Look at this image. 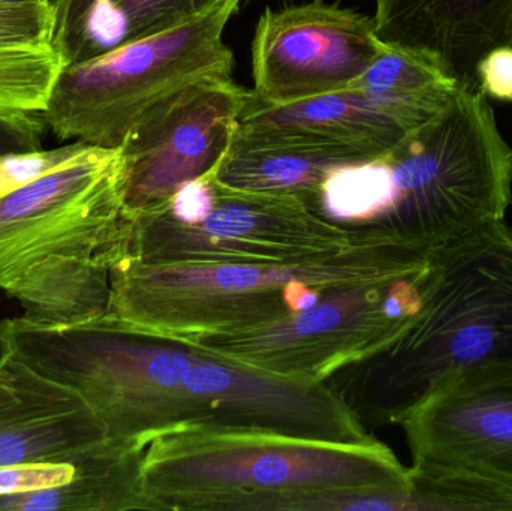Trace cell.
<instances>
[{
    "mask_svg": "<svg viewBox=\"0 0 512 511\" xmlns=\"http://www.w3.org/2000/svg\"><path fill=\"white\" fill-rule=\"evenodd\" d=\"M351 147L237 128L210 179L224 188L306 200L339 168L370 161Z\"/></svg>",
    "mask_w": 512,
    "mask_h": 511,
    "instance_id": "obj_16",
    "label": "cell"
},
{
    "mask_svg": "<svg viewBox=\"0 0 512 511\" xmlns=\"http://www.w3.org/2000/svg\"><path fill=\"white\" fill-rule=\"evenodd\" d=\"M438 255L415 272L331 291L312 308L274 323L192 341L273 374L325 381L408 329L426 303Z\"/></svg>",
    "mask_w": 512,
    "mask_h": 511,
    "instance_id": "obj_8",
    "label": "cell"
},
{
    "mask_svg": "<svg viewBox=\"0 0 512 511\" xmlns=\"http://www.w3.org/2000/svg\"><path fill=\"white\" fill-rule=\"evenodd\" d=\"M77 462L78 459L74 462H39L0 467V497L63 485L74 477Z\"/></svg>",
    "mask_w": 512,
    "mask_h": 511,
    "instance_id": "obj_22",
    "label": "cell"
},
{
    "mask_svg": "<svg viewBox=\"0 0 512 511\" xmlns=\"http://www.w3.org/2000/svg\"><path fill=\"white\" fill-rule=\"evenodd\" d=\"M382 47L373 17L354 9L324 0L267 8L252 42L255 96L283 105L348 89Z\"/></svg>",
    "mask_w": 512,
    "mask_h": 511,
    "instance_id": "obj_11",
    "label": "cell"
},
{
    "mask_svg": "<svg viewBox=\"0 0 512 511\" xmlns=\"http://www.w3.org/2000/svg\"><path fill=\"white\" fill-rule=\"evenodd\" d=\"M304 203L354 243L439 252L505 221L512 147L490 99L462 86L393 149L334 171Z\"/></svg>",
    "mask_w": 512,
    "mask_h": 511,
    "instance_id": "obj_2",
    "label": "cell"
},
{
    "mask_svg": "<svg viewBox=\"0 0 512 511\" xmlns=\"http://www.w3.org/2000/svg\"><path fill=\"white\" fill-rule=\"evenodd\" d=\"M56 17L53 2L0 0V38L53 42Z\"/></svg>",
    "mask_w": 512,
    "mask_h": 511,
    "instance_id": "obj_21",
    "label": "cell"
},
{
    "mask_svg": "<svg viewBox=\"0 0 512 511\" xmlns=\"http://www.w3.org/2000/svg\"><path fill=\"white\" fill-rule=\"evenodd\" d=\"M454 95L397 98L348 87L291 104L267 105L254 93L239 128L339 144L375 159L435 117Z\"/></svg>",
    "mask_w": 512,
    "mask_h": 511,
    "instance_id": "obj_13",
    "label": "cell"
},
{
    "mask_svg": "<svg viewBox=\"0 0 512 511\" xmlns=\"http://www.w3.org/2000/svg\"><path fill=\"white\" fill-rule=\"evenodd\" d=\"M376 35L438 60L459 83L478 87L487 51L512 44V0H375Z\"/></svg>",
    "mask_w": 512,
    "mask_h": 511,
    "instance_id": "obj_15",
    "label": "cell"
},
{
    "mask_svg": "<svg viewBox=\"0 0 512 511\" xmlns=\"http://www.w3.org/2000/svg\"><path fill=\"white\" fill-rule=\"evenodd\" d=\"M51 2H53L54 17H56L53 45L62 53L68 65L74 59L90 12L102 0H51Z\"/></svg>",
    "mask_w": 512,
    "mask_h": 511,
    "instance_id": "obj_23",
    "label": "cell"
},
{
    "mask_svg": "<svg viewBox=\"0 0 512 511\" xmlns=\"http://www.w3.org/2000/svg\"><path fill=\"white\" fill-rule=\"evenodd\" d=\"M254 92L234 78L192 84L150 111L122 147V201L129 218L167 203L216 170Z\"/></svg>",
    "mask_w": 512,
    "mask_h": 511,
    "instance_id": "obj_10",
    "label": "cell"
},
{
    "mask_svg": "<svg viewBox=\"0 0 512 511\" xmlns=\"http://www.w3.org/2000/svg\"><path fill=\"white\" fill-rule=\"evenodd\" d=\"M460 86L465 84L429 54L384 42L378 56L349 87L373 95L417 98L450 95Z\"/></svg>",
    "mask_w": 512,
    "mask_h": 511,
    "instance_id": "obj_20",
    "label": "cell"
},
{
    "mask_svg": "<svg viewBox=\"0 0 512 511\" xmlns=\"http://www.w3.org/2000/svg\"><path fill=\"white\" fill-rule=\"evenodd\" d=\"M44 123H9L0 120V158L41 150L39 135Z\"/></svg>",
    "mask_w": 512,
    "mask_h": 511,
    "instance_id": "obj_25",
    "label": "cell"
},
{
    "mask_svg": "<svg viewBox=\"0 0 512 511\" xmlns=\"http://www.w3.org/2000/svg\"><path fill=\"white\" fill-rule=\"evenodd\" d=\"M400 426L414 467L457 468L512 486V363L448 381Z\"/></svg>",
    "mask_w": 512,
    "mask_h": 511,
    "instance_id": "obj_12",
    "label": "cell"
},
{
    "mask_svg": "<svg viewBox=\"0 0 512 511\" xmlns=\"http://www.w3.org/2000/svg\"><path fill=\"white\" fill-rule=\"evenodd\" d=\"M212 183L209 210L194 224L174 221L161 206L132 216L123 258L153 266L297 263L357 245L349 231L319 218L294 195Z\"/></svg>",
    "mask_w": 512,
    "mask_h": 511,
    "instance_id": "obj_9",
    "label": "cell"
},
{
    "mask_svg": "<svg viewBox=\"0 0 512 511\" xmlns=\"http://www.w3.org/2000/svg\"><path fill=\"white\" fill-rule=\"evenodd\" d=\"M105 441L107 431L77 393L0 356V467L74 462Z\"/></svg>",
    "mask_w": 512,
    "mask_h": 511,
    "instance_id": "obj_14",
    "label": "cell"
},
{
    "mask_svg": "<svg viewBox=\"0 0 512 511\" xmlns=\"http://www.w3.org/2000/svg\"><path fill=\"white\" fill-rule=\"evenodd\" d=\"M477 86L493 101L512 102V44L487 51L475 68Z\"/></svg>",
    "mask_w": 512,
    "mask_h": 511,
    "instance_id": "obj_24",
    "label": "cell"
},
{
    "mask_svg": "<svg viewBox=\"0 0 512 511\" xmlns=\"http://www.w3.org/2000/svg\"><path fill=\"white\" fill-rule=\"evenodd\" d=\"M411 482L390 447L251 431H179L150 441L141 491L150 511H248L256 500Z\"/></svg>",
    "mask_w": 512,
    "mask_h": 511,
    "instance_id": "obj_6",
    "label": "cell"
},
{
    "mask_svg": "<svg viewBox=\"0 0 512 511\" xmlns=\"http://www.w3.org/2000/svg\"><path fill=\"white\" fill-rule=\"evenodd\" d=\"M137 444L105 441L83 458L69 482L39 491L0 497V511H131L150 510L141 491Z\"/></svg>",
    "mask_w": 512,
    "mask_h": 511,
    "instance_id": "obj_17",
    "label": "cell"
},
{
    "mask_svg": "<svg viewBox=\"0 0 512 511\" xmlns=\"http://www.w3.org/2000/svg\"><path fill=\"white\" fill-rule=\"evenodd\" d=\"M222 0H102L90 12L75 62H83L126 42L149 38L204 17Z\"/></svg>",
    "mask_w": 512,
    "mask_h": 511,
    "instance_id": "obj_18",
    "label": "cell"
},
{
    "mask_svg": "<svg viewBox=\"0 0 512 511\" xmlns=\"http://www.w3.org/2000/svg\"><path fill=\"white\" fill-rule=\"evenodd\" d=\"M240 3L222 0L185 26L65 65L42 113L45 129L59 140L120 149L162 102L200 81L233 77L224 32Z\"/></svg>",
    "mask_w": 512,
    "mask_h": 511,
    "instance_id": "obj_7",
    "label": "cell"
},
{
    "mask_svg": "<svg viewBox=\"0 0 512 511\" xmlns=\"http://www.w3.org/2000/svg\"><path fill=\"white\" fill-rule=\"evenodd\" d=\"M65 65L53 42L0 38V120L44 123L42 113Z\"/></svg>",
    "mask_w": 512,
    "mask_h": 511,
    "instance_id": "obj_19",
    "label": "cell"
},
{
    "mask_svg": "<svg viewBox=\"0 0 512 511\" xmlns=\"http://www.w3.org/2000/svg\"><path fill=\"white\" fill-rule=\"evenodd\" d=\"M512 363V228L487 225L442 249L420 314L391 344L325 383L372 432L400 425L459 375Z\"/></svg>",
    "mask_w": 512,
    "mask_h": 511,
    "instance_id": "obj_3",
    "label": "cell"
},
{
    "mask_svg": "<svg viewBox=\"0 0 512 511\" xmlns=\"http://www.w3.org/2000/svg\"><path fill=\"white\" fill-rule=\"evenodd\" d=\"M122 149L84 146L0 194V290L23 318L65 324L110 311L111 269L125 257Z\"/></svg>",
    "mask_w": 512,
    "mask_h": 511,
    "instance_id": "obj_4",
    "label": "cell"
},
{
    "mask_svg": "<svg viewBox=\"0 0 512 511\" xmlns=\"http://www.w3.org/2000/svg\"><path fill=\"white\" fill-rule=\"evenodd\" d=\"M0 356L77 393L108 438L146 449L179 431H251L370 444L325 381L256 368L192 339L111 314L65 324L0 323Z\"/></svg>",
    "mask_w": 512,
    "mask_h": 511,
    "instance_id": "obj_1",
    "label": "cell"
},
{
    "mask_svg": "<svg viewBox=\"0 0 512 511\" xmlns=\"http://www.w3.org/2000/svg\"><path fill=\"white\" fill-rule=\"evenodd\" d=\"M439 252L357 243L297 263L153 264L111 269L108 314L179 338L236 333L312 308L331 291L415 272Z\"/></svg>",
    "mask_w": 512,
    "mask_h": 511,
    "instance_id": "obj_5",
    "label": "cell"
}]
</instances>
